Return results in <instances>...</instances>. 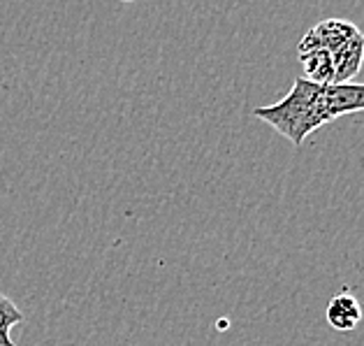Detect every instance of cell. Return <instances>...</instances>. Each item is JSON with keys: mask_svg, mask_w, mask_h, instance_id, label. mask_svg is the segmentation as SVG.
<instances>
[{"mask_svg": "<svg viewBox=\"0 0 364 346\" xmlns=\"http://www.w3.org/2000/svg\"><path fill=\"white\" fill-rule=\"evenodd\" d=\"M323 100H325V114L330 121L353 112H364V84L360 82L325 84Z\"/></svg>", "mask_w": 364, "mask_h": 346, "instance_id": "3957f363", "label": "cell"}, {"mask_svg": "<svg viewBox=\"0 0 364 346\" xmlns=\"http://www.w3.org/2000/svg\"><path fill=\"white\" fill-rule=\"evenodd\" d=\"M323 91V84H314L304 77H297L286 98H281L274 105H267V108H255L253 117L269 123L292 147H301L311 132L330 123L325 114Z\"/></svg>", "mask_w": 364, "mask_h": 346, "instance_id": "6da1fadb", "label": "cell"}, {"mask_svg": "<svg viewBox=\"0 0 364 346\" xmlns=\"http://www.w3.org/2000/svg\"><path fill=\"white\" fill-rule=\"evenodd\" d=\"M327 323L336 332H353L362 323V305L355 298V293L341 290L327 305Z\"/></svg>", "mask_w": 364, "mask_h": 346, "instance_id": "277c9868", "label": "cell"}, {"mask_svg": "<svg viewBox=\"0 0 364 346\" xmlns=\"http://www.w3.org/2000/svg\"><path fill=\"white\" fill-rule=\"evenodd\" d=\"M334 61V84H346L360 73L364 63V35L362 31L350 38L341 49H336L332 54Z\"/></svg>", "mask_w": 364, "mask_h": 346, "instance_id": "5b68a950", "label": "cell"}, {"mask_svg": "<svg viewBox=\"0 0 364 346\" xmlns=\"http://www.w3.org/2000/svg\"><path fill=\"white\" fill-rule=\"evenodd\" d=\"M23 321V312L0 293V346H19L12 340V327Z\"/></svg>", "mask_w": 364, "mask_h": 346, "instance_id": "52a82bcc", "label": "cell"}, {"mask_svg": "<svg viewBox=\"0 0 364 346\" xmlns=\"http://www.w3.org/2000/svg\"><path fill=\"white\" fill-rule=\"evenodd\" d=\"M358 33H360L358 26L346 19H336V16L334 19H325L321 23H316L314 28L299 40L297 54L311 51V49H325V51H330V54H334L336 49H341L343 44L350 38H355Z\"/></svg>", "mask_w": 364, "mask_h": 346, "instance_id": "7a4b0ae2", "label": "cell"}, {"mask_svg": "<svg viewBox=\"0 0 364 346\" xmlns=\"http://www.w3.org/2000/svg\"><path fill=\"white\" fill-rule=\"evenodd\" d=\"M299 63L304 68V79L314 84H334V61L332 54L325 49H311V51H301Z\"/></svg>", "mask_w": 364, "mask_h": 346, "instance_id": "8992f818", "label": "cell"}, {"mask_svg": "<svg viewBox=\"0 0 364 346\" xmlns=\"http://www.w3.org/2000/svg\"><path fill=\"white\" fill-rule=\"evenodd\" d=\"M121 3H135V0H121Z\"/></svg>", "mask_w": 364, "mask_h": 346, "instance_id": "ba28073f", "label": "cell"}]
</instances>
